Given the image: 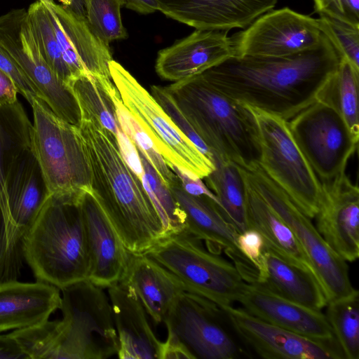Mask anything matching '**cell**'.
Returning <instances> with one entry per match:
<instances>
[{
    "label": "cell",
    "instance_id": "cell-1",
    "mask_svg": "<svg viewBox=\"0 0 359 359\" xmlns=\"http://www.w3.org/2000/svg\"><path fill=\"white\" fill-rule=\"evenodd\" d=\"M339 61L322 33L315 48L283 57L233 56L201 74L226 96L289 121L320 97Z\"/></svg>",
    "mask_w": 359,
    "mask_h": 359
},
{
    "label": "cell",
    "instance_id": "cell-2",
    "mask_svg": "<svg viewBox=\"0 0 359 359\" xmlns=\"http://www.w3.org/2000/svg\"><path fill=\"white\" fill-rule=\"evenodd\" d=\"M78 130L92 193L125 248L144 252L167 235L153 202L111 132L94 119H82Z\"/></svg>",
    "mask_w": 359,
    "mask_h": 359
},
{
    "label": "cell",
    "instance_id": "cell-3",
    "mask_svg": "<svg viewBox=\"0 0 359 359\" xmlns=\"http://www.w3.org/2000/svg\"><path fill=\"white\" fill-rule=\"evenodd\" d=\"M104 288L89 280L60 290V320H49L10 334L28 359H107L117 355L118 339Z\"/></svg>",
    "mask_w": 359,
    "mask_h": 359
},
{
    "label": "cell",
    "instance_id": "cell-4",
    "mask_svg": "<svg viewBox=\"0 0 359 359\" xmlns=\"http://www.w3.org/2000/svg\"><path fill=\"white\" fill-rule=\"evenodd\" d=\"M165 88L215 158L247 170L259 164L257 126L245 104L222 94L201 74Z\"/></svg>",
    "mask_w": 359,
    "mask_h": 359
},
{
    "label": "cell",
    "instance_id": "cell-5",
    "mask_svg": "<svg viewBox=\"0 0 359 359\" xmlns=\"http://www.w3.org/2000/svg\"><path fill=\"white\" fill-rule=\"evenodd\" d=\"M83 191L50 194L25 243V261L37 280L60 290L89 278L90 258L80 203Z\"/></svg>",
    "mask_w": 359,
    "mask_h": 359
},
{
    "label": "cell",
    "instance_id": "cell-6",
    "mask_svg": "<svg viewBox=\"0 0 359 359\" xmlns=\"http://www.w3.org/2000/svg\"><path fill=\"white\" fill-rule=\"evenodd\" d=\"M144 253L172 273L187 292L220 309L237 302L245 283L233 263L184 230L167 235Z\"/></svg>",
    "mask_w": 359,
    "mask_h": 359
},
{
    "label": "cell",
    "instance_id": "cell-7",
    "mask_svg": "<svg viewBox=\"0 0 359 359\" xmlns=\"http://www.w3.org/2000/svg\"><path fill=\"white\" fill-rule=\"evenodd\" d=\"M245 105L257 126L259 165L306 216L314 218L318 212L321 183L294 140L287 121Z\"/></svg>",
    "mask_w": 359,
    "mask_h": 359
},
{
    "label": "cell",
    "instance_id": "cell-8",
    "mask_svg": "<svg viewBox=\"0 0 359 359\" xmlns=\"http://www.w3.org/2000/svg\"><path fill=\"white\" fill-rule=\"evenodd\" d=\"M32 149L50 194L91 190L90 175L78 127L57 116L40 97L32 104Z\"/></svg>",
    "mask_w": 359,
    "mask_h": 359
},
{
    "label": "cell",
    "instance_id": "cell-9",
    "mask_svg": "<svg viewBox=\"0 0 359 359\" xmlns=\"http://www.w3.org/2000/svg\"><path fill=\"white\" fill-rule=\"evenodd\" d=\"M109 72L123 104L151 138L167 164H173L201 179L214 170L215 163L177 128L128 70L112 60Z\"/></svg>",
    "mask_w": 359,
    "mask_h": 359
},
{
    "label": "cell",
    "instance_id": "cell-10",
    "mask_svg": "<svg viewBox=\"0 0 359 359\" xmlns=\"http://www.w3.org/2000/svg\"><path fill=\"white\" fill-rule=\"evenodd\" d=\"M241 168L244 177L294 234L314 268L327 302L356 292L358 290L351 282L347 262L329 247L311 219L264 173L259 164L249 170Z\"/></svg>",
    "mask_w": 359,
    "mask_h": 359
},
{
    "label": "cell",
    "instance_id": "cell-11",
    "mask_svg": "<svg viewBox=\"0 0 359 359\" xmlns=\"http://www.w3.org/2000/svg\"><path fill=\"white\" fill-rule=\"evenodd\" d=\"M287 123L294 140L320 182L345 172L358 142L330 102L319 97Z\"/></svg>",
    "mask_w": 359,
    "mask_h": 359
},
{
    "label": "cell",
    "instance_id": "cell-12",
    "mask_svg": "<svg viewBox=\"0 0 359 359\" xmlns=\"http://www.w3.org/2000/svg\"><path fill=\"white\" fill-rule=\"evenodd\" d=\"M0 46L22 70L42 99L59 117L69 121L79 114L70 87L45 61L25 8L12 9L0 16Z\"/></svg>",
    "mask_w": 359,
    "mask_h": 359
},
{
    "label": "cell",
    "instance_id": "cell-13",
    "mask_svg": "<svg viewBox=\"0 0 359 359\" xmlns=\"http://www.w3.org/2000/svg\"><path fill=\"white\" fill-rule=\"evenodd\" d=\"M321 36L317 18L284 7L264 13L229 39L235 57H283L316 48Z\"/></svg>",
    "mask_w": 359,
    "mask_h": 359
},
{
    "label": "cell",
    "instance_id": "cell-14",
    "mask_svg": "<svg viewBox=\"0 0 359 359\" xmlns=\"http://www.w3.org/2000/svg\"><path fill=\"white\" fill-rule=\"evenodd\" d=\"M6 189V201L0 206V248L19 251L51 194L32 147L13 161Z\"/></svg>",
    "mask_w": 359,
    "mask_h": 359
},
{
    "label": "cell",
    "instance_id": "cell-15",
    "mask_svg": "<svg viewBox=\"0 0 359 359\" xmlns=\"http://www.w3.org/2000/svg\"><path fill=\"white\" fill-rule=\"evenodd\" d=\"M222 313L213 302L184 291L173 302L163 323L196 358H235L240 349L222 325Z\"/></svg>",
    "mask_w": 359,
    "mask_h": 359
},
{
    "label": "cell",
    "instance_id": "cell-16",
    "mask_svg": "<svg viewBox=\"0 0 359 359\" xmlns=\"http://www.w3.org/2000/svg\"><path fill=\"white\" fill-rule=\"evenodd\" d=\"M236 334L264 358L340 359L344 356L337 341L305 337L261 320L232 306L221 309Z\"/></svg>",
    "mask_w": 359,
    "mask_h": 359
},
{
    "label": "cell",
    "instance_id": "cell-17",
    "mask_svg": "<svg viewBox=\"0 0 359 359\" xmlns=\"http://www.w3.org/2000/svg\"><path fill=\"white\" fill-rule=\"evenodd\" d=\"M316 227L329 247L346 262L359 257V189L345 172L320 182Z\"/></svg>",
    "mask_w": 359,
    "mask_h": 359
},
{
    "label": "cell",
    "instance_id": "cell-18",
    "mask_svg": "<svg viewBox=\"0 0 359 359\" xmlns=\"http://www.w3.org/2000/svg\"><path fill=\"white\" fill-rule=\"evenodd\" d=\"M47 8L64 60L73 80L88 73L110 79L113 60L109 46L90 28L85 15L56 4L54 0H36Z\"/></svg>",
    "mask_w": 359,
    "mask_h": 359
},
{
    "label": "cell",
    "instance_id": "cell-19",
    "mask_svg": "<svg viewBox=\"0 0 359 359\" xmlns=\"http://www.w3.org/2000/svg\"><path fill=\"white\" fill-rule=\"evenodd\" d=\"M168 18L196 29L229 32L245 29L273 10L278 0H156Z\"/></svg>",
    "mask_w": 359,
    "mask_h": 359
},
{
    "label": "cell",
    "instance_id": "cell-20",
    "mask_svg": "<svg viewBox=\"0 0 359 359\" xmlns=\"http://www.w3.org/2000/svg\"><path fill=\"white\" fill-rule=\"evenodd\" d=\"M80 203L90 258L88 280L107 289L121 280L127 264L128 250L91 190L82 192Z\"/></svg>",
    "mask_w": 359,
    "mask_h": 359
},
{
    "label": "cell",
    "instance_id": "cell-21",
    "mask_svg": "<svg viewBox=\"0 0 359 359\" xmlns=\"http://www.w3.org/2000/svg\"><path fill=\"white\" fill-rule=\"evenodd\" d=\"M233 56L227 32L196 29L160 50L155 69L161 79L176 82L202 74Z\"/></svg>",
    "mask_w": 359,
    "mask_h": 359
},
{
    "label": "cell",
    "instance_id": "cell-22",
    "mask_svg": "<svg viewBox=\"0 0 359 359\" xmlns=\"http://www.w3.org/2000/svg\"><path fill=\"white\" fill-rule=\"evenodd\" d=\"M237 302L252 316L305 337L335 341L326 316L245 282Z\"/></svg>",
    "mask_w": 359,
    "mask_h": 359
},
{
    "label": "cell",
    "instance_id": "cell-23",
    "mask_svg": "<svg viewBox=\"0 0 359 359\" xmlns=\"http://www.w3.org/2000/svg\"><path fill=\"white\" fill-rule=\"evenodd\" d=\"M169 189L184 212V231L205 241L210 252L217 255L224 252L239 271L254 267L238 247V233L224 219L213 200L187 193L179 181Z\"/></svg>",
    "mask_w": 359,
    "mask_h": 359
},
{
    "label": "cell",
    "instance_id": "cell-24",
    "mask_svg": "<svg viewBox=\"0 0 359 359\" xmlns=\"http://www.w3.org/2000/svg\"><path fill=\"white\" fill-rule=\"evenodd\" d=\"M118 339L121 359H160L162 341L156 336L148 314L133 289L123 282L107 288Z\"/></svg>",
    "mask_w": 359,
    "mask_h": 359
},
{
    "label": "cell",
    "instance_id": "cell-25",
    "mask_svg": "<svg viewBox=\"0 0 359 359\" xmlns=\"http://www.w3.org/2000/svg\"><path fill=\"white\" fill-rule=\"evenodd\" d=\"M60 290L37 280H17L0 283V332L20 330L41 324L60 309Z\"/></svg>",
    "mask_w": 359,
    "mask_h": 359
},
{
    "label": "cell",
    "instance_id": "cell-26",
    "mask_svg": "<svg viewBox=\"0 0 359 359\" xmlns=\"http://www.w3.org/2000/svg\"><path fill=\"white\" fill-rule=\"evenodd\" d=\"M120 281L133 289L156 324L164 323L173 302L186 291L172 273L144 252L128 251L126 267Z\"/></svg>",
    "mask_w": 359,
    "mask_h": 359
},
{
    "label": "cell",
    "instance_id": "cell-27",
    "mask_svg": "<svg viewBox=\"0 0 359 359\" xmlns=\"http://www.w3.org/2000/svg\"><path fill=\"white\" fill-rule=\"evenodd\" d=\"M241 173L245 185L248 229H255L259 233L264 241V251H269L307 271L317 280L311 261L289 226L261 196L242 171Z\"/></svg>",
    "mask_w": 359,
    "mask_h": 359
},
{
    "label": "cell",
    "instance_id": "cell-28",
    "mask_svg": "<svg viewBox=\"0 0 359 359\" xmlns=\"http://www.w3.org/2000/svg\"><path fill=\"white\" fill-rule=\"evenodd\" d=\"M245 282L257 284L291 302L321 311L327 300L317 280L307 271L269 251H263L256 272Z\"/></svg>",
    "mask_w": 359,
    "mask_h": 359
},
{
    "label": "cell",
    "instance_id": "cell-29",
    "mask_svg": "<svg viewBox=\"0 0 359 359\" xmlns=\"http://www.w3.org/2000/svg\"><path fill=\"white\" fill-rule=\"evenodd\" d=\"M69 86L79 103L82 119L98 121L117 138L123 130L114 100L118 90L112 80L86 73L72 80Z\"/></svg>",
    "mask_w": 359,
    "mask_h": 359
},
{
    "label": "cell",
    "instance_id": "cell-30",
    "mask_svg": "<svg viewBox=\"0 0 359 359\" xmlns=\"http://www.w3.org/2000/svg\"><path fill=\"white\" fill-rule=\"evenodd\" d=\"M215 165L214 170L204 178L205 184L215 195L224 219L240 233L248 229L241 167L219 158H215Z\"/></svg>",
    "mask_w": 359,
    "mask_h": 359
},
{
    "label": "cell",
    "instance_id": "cell-31",
    "mask_svg": "<svg viewBox=\"0 0 359 359\" xmlns=\"http://www.w3.org/2000/svg\"><path fill=\"white\" fill-rule=\"evenodd\" d=\"M33 125L18 101L0 107V206L7 198L6 180L15 159L32 147Z\"/></svg>",
    "mask_w": 359,
    "mask_h": 359
},
{
    "label": "cell",
    "instance_id": "cell-32",
    "mask_svg": "<svg viewBox=\"0 0 359 359\" xmlns=\"http://www.w3.org/2000/svg\"><path fill=\"white\" fill-rule=\"evenodd\" d=\"M358 83L359 71L340 57L337 71L320 95L337 109L357 142L359 139Z\"/></svg>",
    "mask_w": 359,
    "mask_h": 359
},
{
    "label": "cell",
    "instance_id": "cell-33",
    "mask_svg": "<svg viewBox=\"0 0 359 359\" xmlns=\"http://www.w3.org/2000/svg\"><path fill=\"white\" fill-rule=\"evenodd\" d=\"M326 318L347 359L359 358V293L328 302Z\"/></svg>",
    "mask_w": 359,
    "mask_h": 359
},
{
    "label": "cell",
    "instance_id": "cell-34",
    "mask_svg": "<svg viewBox=\"0 0 359 359\" xmlns=\"http://www.w3.org/2000/svg\"><path fill=\"white\" fill-rule=\"evenodd\" d=\"M137 150L143 169L141 182L162 220L166 234L183 231L184 229L183 211L170 189L162 181L145 155L137 148Z\"/></svg>",
    "mask_w": 359,
    "mask_h": 359
},
{
    "label": "cell",
    "instance_id": "cell-35",
    "mask_svg": "<svg viewBox=\"0 0 359 359\" xmlns=\"http://www.w3.org/2000/svg\"><path fill=\"white\" fill-rule=\"evenodd\" d=\"M27 11L45 61L55 74L69 86L73 76L64 60L46 7L41 1H35Z\"/></svg>",
    "mask_w": 359,
    "mask_h": 359
},
{
    "label": "cell",
    "instance_id": "cell-36",
    "mask_svg": "<svg viewBox=\"0 0 359 359\" xmlns=\"http://www.w3.org/2000/svg\"><path fill=\"white\" fill-rule=\"evenodd\" d=\"M116 114L121 130L149 160L164 184L170 188L178 180L160 154L154 142L123 104L117 91L114 95Z\"/></svg>",
    "mask_w": 359,
    "mask_h": 359
},
{
    "label": "cell",
    "instance_id": "cell-37",
    "mask_svg": "<svg viewBox=\"0 0 359 359\" xmlns=\"http://www.w3.org/2000/svg\"><path fill=\"white\" fill-rule=\"evenodd\" d=\"M86 20L95 35L109 46L114 41L126 39L128 33L123 25L122 0H82Z\"/></svg>",
    "mask_w": 359,
    "mask_h": 359
},
{
    "label": "cell",
    "instance_id": "cell-38",
    "mask_svg": "<svg viewBox=\"0 0 359 359\" xmlns=\"http://www.w3.org/2000/svg\"><path fill=\"white\" fill-rule=\"evenodd\" d=\"M320 32L330 40L341 58L359 71V27L326 16L317 18Z\"/></svg>",
    "mask_w": 359,
    "mask_h": 359
},
{
    "label": "cell",
    "instance_id": "cell-39",
    "mask_svg": "<svg viewBox=\"0 0 359 359\" xmlns=\"http://www.w3.org/2000/svg\"><path fill=\"white\" fill-rule=\"evenodd\" d=\"M150 93L177 128L195 144L205 156L215 163L213 154L196 134L192 126L179 109L165 87L156 85L151 86Z\"/></svg>",
    "mask_w": 359,
    "mask_h": 359
},
{
    "label": "cell",
    "instance_id": "cell-40",
    "mask_svg": "<svg viewBox=\"0 0 359 359\" xmlns=\"http://www.w3.org/2000/svg\"><path fill=\"white\" fill-rule=\"evenodd\" d=\"M313 11L326 16L359 27V0H312Z\"/></svg>",
    "mask_w": 359,
    "mask_h": 359
},
{
    "label": "cell",
    "instance_id": "cell-41",
    "mask_svg": "<svg viewBox=\"0 0 359 359\" xmlns=\"http://www.w3.org/2000/svg\"><path fill=\"white\" fill-rule=\"evenodd\" d=\"M0 69L14 82L18 93L32 104L33 100L40 97L39 93L16 62L0 46Z\"/></svg>",
    "mask_w": 359,
    "mask_h": 359
},
{
    "label": "cell",
    "instance_id": "cell-42",
    "mask_svg": "<svg viewBox=\"0 0 359 359\" xmlns=\"http://www.w3.org/2000/svg\"><path fill=\"white\" fill-rule=\"evenodd\" d=\"M236 242L240 251L257 269L264 251V241L259 233L255 229H248L238 233Z\"/></svg>",
    "mask_w": 359,
    "mask_h": 359
},
{
    "label": "cell",
    "instance_id": "cell-43",
    "mask_svg": "<svg viewBox=\"0 0 359 359\" xmlns=\"http://www.w3.org/2000/svg\"><path fill=\"white\" fill-rule=\"evenodd\" d=\"M176 175L182 188L188 194L196 196H207L213 200L219 207L215 195L203 182L202 179L191 175L173 164H167Z\"/></svg>",
    "mask_w": 359,
    "mask_h": 359
},
{
    "label": "cell",
    "instance_id": "cell-44",
    "mask_svg": "<svg viewBox=\"0 0 359 359\" xmlns=\"http://www.w3.org/2000/svg\"><path fill=\"white\" fill-rule=\"evenodd\" d=\"M167 338L162 342L160 359H195L184 343L170 330H167Z\"/></svg>",
    "mask_w": 359,
    "mask_h": 359
},
{
    "label": "cell",
    "instance_id": "cell-45",
    "mask_svg": "<svg viewBox=\"0 0 359 359\" xmlns=\"http://www.w3.org/2000/svg\"><path fill=\"white\" fill-rule=\"evenodd\" d=\"M28 359L19 344L10 334L0 335V359Z\"/></svg>",
    "mask_w": 359,
    "mask_h": 359
},
{
    "label": "cell",
    "instance_id": "cell-46",
    "mask_svg": "<svg viewBox=\"0 0 359 359\" xmlns=\"http://www.w3.org/2000/svg\"><path fill=\"white\" fill-rule=\"evenodd\" d=\"M18 93L14 82L0 69V107L18 101Z\"/></svg>",
    "mask_w": 359,
    "mask_h": 359
},
{
    "label": "cell",
    "instance_id": "cell-47",
    "mask_svg": "<svg viewBox=\"0 0 359 359\" xmlns=\"http://www.w3.org/2000/svg\"><path fill=\"white\" fill-rule=\"evenodd\" d=\"M124 6L140 14H150L158 11L156 0H122Z\"/></svg>",
    "mask_w": 359,
    "mask_h": 359
},
{
    "label": "cell",
    "instance_id": "cell-48",
    "mask_svg": "<svg viewBox=\"0 0 359 359\" xmlns=\"http://www.w3.org/2000/svg\"><path fill=\"white\" fill-rule=\"evenodd\" d=\"M70 9L79 14L85 15V11L82 0H73Z\"/></svg>",
    "mask_w": 359,
    "mask_h": 359
},
{
    "label": "cell",
    "instance_id": "cell-49",
    "mask_svg": "<svg viewBox=\"0 0 359 359\" xmlns=\"http://www.w3.org/2000/svg\"><path fill=\"white\" fill-rule=\"evenodd\" d=\"M62 6L71 8L73 0H57Z\"/></svg>",
    "mask_w": 359,
    "mask_h": 359
}]
</instances>
